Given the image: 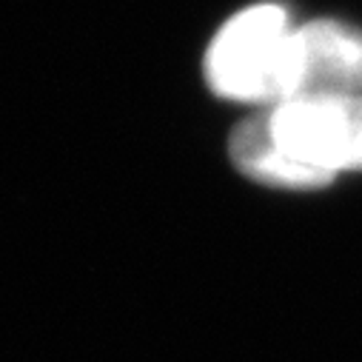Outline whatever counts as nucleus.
<instances>
[{
	"mask_svg": "<svg viewBox=\"0 0 362 362\" xmlns=\"http://www.w3.org/2000/svg\"><path fill=\"white\" fill-rule=\"evenodd\" d=\"M234 168L254 183L317 192L362 171V95H305L262 106L228 137Z\"/></svg>",
	"mask_w": 362,
	"mask_h": 362,
	"instance_id": "f257e3e1",
	"label": "nucleus"
},
{
	"mask_svg": "<svg viewBox=\"0 0 362 362\" xmlns=\"http://www.w3.org/2000/svg\"><path fill=\"white\" fill-rule=\"evenodd\" d=\"M291 35L294 26L283 6L259 4L237 12L206 52L203 71L211 92L254 106L286 100Z\"/></svg>",
	"mask_w": 362,
	"mask_h": 362,
	"instance_id": "f03ea898",
	"label": "nucleus"
},
{
	"mask_svg": "<svg viewBox=\"0 0 362 362\" xmlns=\"http://www.w3.org/2000/svg\"><path fill=\"white\" fill-rule=\"evenodd\" d=\"M305 95H362V29L339 21L294 29L286 100Z\"/></svg>",
	"mask_w": 362,
	"mask_h": 362,
	"instance_id": "7ed1b4c3",
	"label": "nucleus"
}]
</instances>
